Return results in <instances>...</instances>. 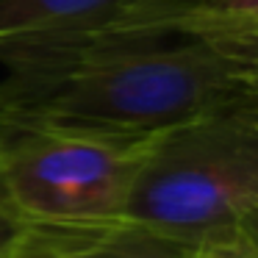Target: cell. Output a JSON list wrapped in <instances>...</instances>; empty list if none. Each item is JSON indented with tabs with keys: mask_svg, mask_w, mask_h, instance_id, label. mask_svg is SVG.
<instances>
[{
	"mask_svg": "<svg viewBox=\"0 0 258 258\" xmlns=\"http://www.w3.org/2000/svg\"><path fill=\"white\" fill-rule=\"evenodd\" d=\"M6 114L156 136L258 95V58L208 42H108L9 70Z\"/></svg>",
	"mask_w": 258,
	"mask_h": 258,
	"instance_id": "6da1fadb",
	"label": "cell"
},
{
	"mask_svg": "<svg viewBox=\"0 0 258 258\" xmlns=\"http://www.w3.org/2000/svg\"><path fill=\"white\" fill-rule=\"evenodd\" d=\"M258 208V95L158 134L128 217L197 244Z\"/></svg>",
	"mask_w": 258,
	"mask_h": 258,
	"instance_id": "7a4b0ae2",
	"label": "cell"
},
{
	"mask_svg": "<svg viewBox=\"0 0 258 258\" xmlns=\"http://www.w3.org/2000/svg\"><path fill=\"white\" fill-rule=\"evenodd\" d=\"M156 136L0 117V206L20 222L128 217Z\"/></svg>",
	"mask_w": 258,
	"mask_h": 258,
	"instance_id": "3957f363",
	"label": "cell"
},
{
	"mask_svg": "<svg viewBox=\"0 0 258 258\" xmlns=\"http://www.w3.org/2000/svg\"><path fill=\"white\" fill-rule=\"evenodd\" d=\"M136 0H0V64L9 70L128 36Z\"/></svg>",
	"mask_w": 258,
	"mask_h": 258,
	"instance_id": "277c9868",
	"label": "cell"
},
{
	"mask_svg": "<svg viewBox=\"0 0 258 258\" xmlns=\"http://www.w3.org/2000/svg\"><path fill=\"white\" fill-rule=\"evenodd\" d=\"M195 244L134 217L17 222L0 258H191Z\"/></svg>",
	"mask_w": 258,
	"mask_h": 258,
	"instance_id": "5b68a950",
	"label": "cell"
},
{
	"mask_svg": "<svg viewBox=\"0 0 258 258\" xmlns=\"http://www.w3.org/2000/svg\"><path fill=\"white\" fill-rule=\"evenodd\" d=\"M164 34L258 58V0H172Z\"/></svg>",
	"mask_w": 258,
	"mask_h": 258,
	"instance_id": "8992f818",
	"label": "cell"
},
{
	"mask_svg": "<svg viewBox=\"0 0 258 258\" xmlns=\"http://www.w3.org/2000/svg\"><path fill=\"white\" fill-rule=\"evenodd\" d=\"M191 258H255L239 228H228L200 239L191 250Z\"/></svg>",
	"mask_w": 258,
	"mask_h": 258,
	"instance_id": "52a82bcc",
	"label": "cell"
},
{
	"mask_svg": "<svg viewBox=\"0 0 258 258\" xmlns=\"http://www.w3.org/2000/svg\"><path fill=\"white\" fill-rule=\"evenodd\" d=\"M236 228L241 230V236H244V241L250 244V250H252V255L258 258V208H252L250 214H247L244 219H241Z\"/></svg>",
	"mask_w": 258,
	"mask_h": 258,
	"instance_id": "ba28073f",
	"label": "cell"
},
{
	"mask_svg": "<svg viewBox=\"0 0 258 258\" xmlns=\"http://www.w3.org/2000/svg\"><path fill=\"white\" fill-rule=\"evenodd\" d=\"M17 222H20V219L14 217L9 208L0 206V252H3V247L9 244V239H12V233H14V228H17Z\"/></svg>",
	"mask_w": 258,
	"mask_h": 258,
	"instance_id": "9c48e42d",
	"label": "cell"
},
{
	"mask_svg": "<svg viewBox=\"0 0 258 258\" xmlns=\"http://www.w3.org/2000/svg\"><path fill=\"white\" fill-rule=\"evenodd\" d=\"M9 103V92H6V81H0V117H3V108Z\"/></svg>",
	"mask_w": 258,
	"mask_h": 258,
	"instance_id": "30bf717a",
	"label": "cell"
}]
</instances>
